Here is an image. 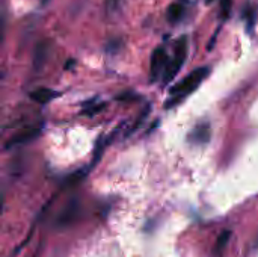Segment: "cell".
Listing matches in <instances>:
<instances>
[{
	"mask_svg": "<svg viewBox=\"0 0 258 257\" xmlns=\"http://www.w3.org/2000/svg\"><path fill=\"white\" fill-rule=\"evenodd\" d=\"M209 68L203 67V68H197L194 70L190 74H187L181 82H178L172 89H171V98L166 103V108H171L172 105L178 103L180 100H183L186 95L192 94L209 76Z\"/></svg>",
	"mask_w": 258,
	"mask_h": 257,
	"instance_id": "obj_1",
	"label": "cell"
},
{
	"mask_svg": "<svg viewBox=\"0 0 258 257\" xmlns=\"http://www.w3.org/2000/svg\"><path fill=\"white\" fill-rule=\"evenodd\" d=\"M187 58V38L181 36L177 44H175V50H174V56L171 59H168L165 73H163V82L169 83L181 70V67L184 65V61Z\"/></svg>",
	"mask_w": 258,
	"mask_h": 257,
	"instance_id": "obj_2",
	"label": "cell"
},
{
	"mask_svg": "<svg viewBox=\"0 0 258 257\" xmlns=\"http://www.w3.org/2000/svg\"><path fill=\"white\" fill-rule=\"evenodd\" d=\"M168 53L165 50V47H157L153 52L151 56V64H150V74L153 80H157L160 76H163L166 64H168Z\"/></svg>",
	"mask_w": 258,
	"mask_h": 257,
	"instance_id": "obj_3",
	"label": "cell"
},
{
	"mask_svg": "<svg viewBox=\"0 0 258 257\" xmlns=\"http://www.w3.org/2000/svg\"><path fill=\"white\" fill-rule=\"evenodd\" d=\"M212 136V127L209 123H201L198 126H195V129L189 133V141L192 144H206L210 141Z\"/></svg>",
	"mask_w": 258,
	"mask_h": 257,
	"instance_id": "obj_4",
	"label": "cell"
},
{
	"mask_svg": "<svg viewBox=\"0 0 258 257\" xmlns=\"http://www.w3.org/2000/svg\"><path fill=\"white\" fill-rule=\"evenodd\" d=\"M39 132H41V129H39V127H30V129H26V130L20 132L14 139H11V141L8 142V147H11V145H18V144H24V142H29V141L35 139V138L39 135Z\"/></svg>",
	"mask_w": 258,
	"mask_h": 257,
	"instance_id": "obj_5",
	"label": "cell"
},
{
	"mask_svg": "<svg viewBox=\"0 0 258 257\" xmlns=\"http://www.w3.org/2000/svg\"><path fill=\"white\" fill-rule=\"evenodd\" d=\"M186 14V6L180 2H174L169 8H168V20L171 23H178Z\"/></svg>",
	"mask_w": 258,
	"mask_h": 257,
	"instance_id": "obj_6",
	"label": "cell"
},
{
	"mask_svg": "<svg viewBox=\"0 0 258 257\" xmlns=\"http://www.w3.org/2000/svg\"><path fill=\"white\" fill-rule=\"evenodd\" d=\"M57 95V92L51 91V89H45V88H41V89H36L33 92H30V97L38 101V103H48L50 100H53L54 97Z\"/></svg>",
	"mask_w": 258,
	"mask_h": 257,
	"instance_id": "obj_7",
	"label": "cell"
},
{
	"mask_svg": "<svg viewBox=\"0 0 258 257\" xmlns=\"http://www.w3.org/2000/svg\"><path fill=\"white\" fill-rule=\"evenodd\" d=\"M230 236H231V233L230 232H225V233H222L221 236H219V239H218V244H216V253L219 254V253H222V250L225 248V245L228 244V241H230Z\"/></svg>",
	"mask_w": 258,
	"mask_h": 257,
	"instance_id": "obj_8",
	"label": "cell"
},
{
	"mask_svg": "<svg viewBox=\"0 0 258 257\" xmlns=\"http://www.w3.org/2000/svg\"><path fill=\"white\" fill-rule=\"evenodd\" d=\"M231 6H233V0H221V14L224 18H227L230 15Z\"/></svg>",
	"mask_w": 258,
	"mask_h": 257,
	"instance_id": "obj_9",
	"label": "cell"
},
{
	"mask_svg": "<svg viewBox=\"0 0 258 257\" xmlns=\"http://www.w3.org/2000/svg\"><path fill=\"white\" fill-rule=\"evenodd\" d=\"M44 56H45V50H44V44H41L36 50V55H35V67H39L42 64Z\"/></svg>",
	"mask_w": 258,
	"mask_h": 257,
	"instance_id": "obj_10",
	"label": "cell"
},
{
	"mask_svg": "<svg viewBox=\"0 0 258 257\" xmlns=\"http://www.w3.org/2000/svg\"><path fill=\"white\" fill-rule=\"evenodd\" d=\"M119 2L121 0H107V12H115L119 6Z\"/></svg>",
	"mask_w": 258,
	"mask_h": 257,
	"instance_id": "obj_11",
	"label": "cell"
},
{
	"mask_svg": "<svg viewBox=\"0 0 258 257\" xmlns=\"http://www.w3.org/2000/svg\"><path fill=\"white\" fill-rule=\"evenodd\" d=\"M2 38H3V24L0 21V42H2Z\"/></svg>",
	"mask_w": 258,
	"mask_h": 257,
	"instance_id": "obj_12",
	"label": "cell"
},
{
	"mask_svg": "<svg viewBox=\"0 0 258 257\" xmlns=\"http://www.w3.org/2000/svg\"><path fill=\"white\" fill-rule=\"evenodd\" d=\"M2 204H3V201H2V197H0V212H2Z\"/></svg>",
	"mask_w": 258,
	"mask_h": 257,
	"instance_id": "obj_13",
	"label": "cell"
}]
</instances>
